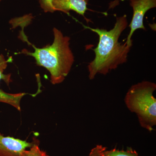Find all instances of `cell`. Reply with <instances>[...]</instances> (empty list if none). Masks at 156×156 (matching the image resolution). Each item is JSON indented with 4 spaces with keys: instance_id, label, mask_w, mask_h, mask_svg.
Segmentation results:
<instances>
[{
    "instance_id": "cell-1",
    "label": "cell",
    "mask_w": 156,
    "mask_h": 156,
    "mask_svg": "<svg viewBox=\"0 0 156 156\" xmlns=\"http://www.w3.org/2000/svg\"><path fill=\"white\" fill-rule=\"evenodd\" d=\"M128 25L127 16L124 15L117 17L114 27L110 30L85 27L99 37L97 47L93 49L95 58L88 66L89 80H93L97 74L106 75L112 70L116 69L120 65L127 62L132 45L126 42L122 44L119 40Z\"/></svg>"
},
{
    "instance_id": "cell-2",
    "label": "cell",
    "mask_w": 156,
    "mask_h": 156,
    "mask_svg": "<svg viewBox=\"0 0 156 156\" xmlns=\"http://www.w3.org/2000/svg\"><path fill=\"white\" fill-rule=\"evenodd\" d=\"M53 44L43 48L33 47V52L23 49L22 53L32 56L37 64L44 67L50 74V81L53 85L61 83L69 74L74 62V56L70 48V38L64 36L61 31L53 28Z\"/></svg>"
},
{
    "instance_id": "cell-3",
    "label": "cell",
    "mask_w": 156,
    "mask_h": 156,
    "mask_svg": "<svg viewBox=\"0 0 156 156\" xmlns=\"http://www.w3.org/2000/svg\"><path fill=\"white\" fill-rule=\"evenodd\" d=\"M156 84L143 81L130 87L125 96L128 109L136 115L142 128L151 132L156 125Z\"/></svg>"
},
{
    "instance_id": "cell-4",
    "label": "cell",
    "mask_w": 156,
    "mask_h": 156,
    "mask_svg": "<svg viewBox=\"0 0 156 156\" xmlns=\"http://www.w3.org/2000/svg\"><path fill=\"white\" fill-rule=\"evenodd\" d=\"M89 0H39L41 8L45 13H53L59 11L68 14L75 11L86 18L85 14L88 10Z\"/></svg>"
},
{
    "instance_id": "cell-5",
    "label": "cell",
    "mask_w": 156,
    "mask_h": 156,
    "mask_svg": "<svg viewBox=\"0 0 156 156\" xmlns=\"http://www.w3.org/2000/svg\"><path fill=\"white\" fill-rule=\"evenodd\" d=\"M130 5L133 10V17L129 25L130 31L127 38L126 43L132 45L131 37L137 29L146 30L144 25V19L148 11L156 7V0H130Z\"/></svg>"
},
{
    "instance_id": "cell-6",
    "label": "cell",
    "mask_w": 156,
    "mask_h": 156,
    "mask_svg": "<svg viewBox=\"0 0 156 156\" xmlns=\"http://www.w3.org/2000/svg\"><path fill=\"white\" fill-rule=\"evenodd\" d=\"M34 143L17 139L11 136H5L0 133V156H22L27 148Z\"/></svg>"
},
{
    "instance_id": "cell-7",
    "label": "cell",
    "mask_w": 156,
    "mask_h": 156,
    "mask_svg": "<svg viewBox=\"0 0 156 156\" xmlns=\"http://www.w3.org/2000/svg\"><path fill=\"white\" fill-rule=\"evenodd\" d=\"M11 74L5 75L0 70V81L2 80L9 85L11 82ZM26 95L25 93L10 94L4 92L0 89V102L7 103L15 108L18 111H20V101Z\"/></svg>"
},
{
    "instance_id": "cell-8",
    "label": "cell",
    "mask_w": 156,
    "mask_h": 156,
    "mask_svg": "<svg viewBox=\"0 0 156 156\" xmlns=\"http://www.w3.org/2000/svg\"><path fill=\"white\" fill-rule=\"evenodd\" d=\"M105 152L108 156H139L136 151L129 147H127L126 151L114 148L111 150H106Z\"/></svg>"
},
{
    "instance_id": "cell-9",
    "label": "cell",
    "mask_w": 156,
    "mask_h": 156,
    "mask_svg": "<svg viewBox=\"0 0 156 156\" xmlns=\"http://www.w3.org/2000/svg\"><path fill=\"white\" fill-rule=\"evenodd\" d=\"M29 151L26 150L23 152L22 156H49L47 153L41 150L39 147V141L34 140V143Z\"/></svg>"
},
{
    "instance_id": "cell-10",
    "label": "cell",
    "mask_w": 156,
    "mask_h": 156,
    "mask_svg": "<svg viewBox=\"0 0 156 156\" xmlns=\"http://www.w3.org/2000/svg\"><path fill=\"white\" fill-rule=\"evenodd\" d=\"M107 148L101 145H97L91 150L89 156H108L105 151Z\"/></svg>"
},
{
    "instance_id": "cell-11",
    "label": "cell",
    "mask_w": 156,
    "mask_h": 156,
    "mask_svg": "<svg viewBox=\"0 0 156 156\" xmlns=\"http://www.w3.org/2000/svg\"><path fill=\"white\" fill-rule=\"evenodd\" d=\"M8 62L9 61L6 60L4 56L0 54V70L2 72H4V70L7 68Z\"/></svg>"
},
{
    "instance_id": "cell-12",
    "label": "cell",
    "mask_w": 156,
    "mask_h": 156,
    "mask_svg": "<svg viewBox=\"0 0 156 156\" xmlns=\"http://www.w3.org/2000/svg\"><path fill=\"white\" fill-rule=\"evenodd\" d=\"M2 1V0H0V2H1Z\"/></svg>"
}]
</instances>
